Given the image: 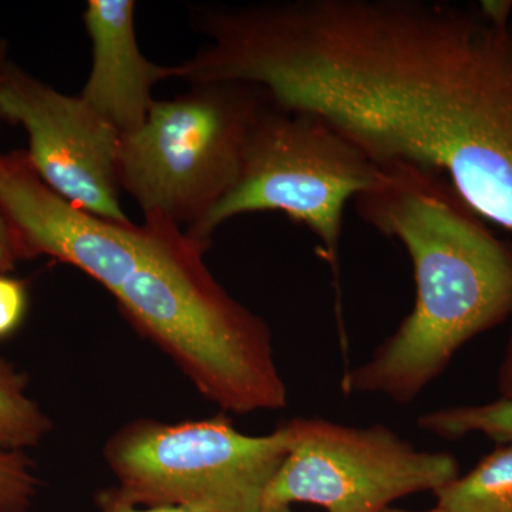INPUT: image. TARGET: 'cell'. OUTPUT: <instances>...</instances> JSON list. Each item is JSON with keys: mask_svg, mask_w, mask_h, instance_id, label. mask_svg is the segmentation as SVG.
Returning <instances> with one entry per match:
<instances>
[{"mask_svg": "<svg viewBox=\"0 0 512 512\" xmlns=\"http://www.w3.org/2000/svg\"><path fill=\"white\" fill-rule=\"evenodd\" d=\"M0 210L22 256L80 269L114 296L127 319L225 412L285 409L288 389L272 333L208 271L207 248L160 217L117 224L63 200L28 151L0 154Z\"/></svg>", "mask_w": 512, "mask_h": 512, "instance_id": "cell-1", "label": "cell"}, {"mask_svg": "<svg viewBox=\"0 0 512 512\" xmlns=\"http://www.w3.org/2000/svg\"><path fill=\"white\" fill-rule=\"evenodd\" d=\"M357 212L412 259L413 311L363 365L345 393L412 403L480 333L512 315V248L495 238L443 174L407 163L379 165Z\"/></svg>", "mask_w": 512, "mask_h": 512, "instance_id": "cell-2", "label": "cell"}, {"mask_svg": "<svg viewBox=\"0 0 512 512\" xmlns=\"http://www.w3.org/2000/svg\"><path fill=\"white\" fill-rule=\"evenodd\" d=\"M265 100L248 84L205 83L156 101L146 123L121 137L120 188L144 217L163 218L192 237L238 183Z\"/></svg>", "mask_w": 512, "mask_h": 512, "instance_id": "cell-3", "label": "cell"}, {"mask_svg": "<svg viewBox=\"0 0 512 512\" xmlns=\"http://www.w3.org/2000/svg\"><path fill=\"white\" fill-rule=\"evenodd\" d=\"M379 173L362 148L318 114L282 109L266 96L238 183L190 238L208 248L215 229L231 218L282 212L318 238L320 256L338 276L346 205L369 190Z\"/></svg>", "mask_w": 512, "mask_h": 512, "instance_id": "cell-4", "label": "cell"}, {"mask_svg": "<svg viewBox=\"0 0 512 512\" xmlns=\"http://www.w3.org/2000/svg\"><path fill=\"white\" fill-rule=\"evenodd\" d=\"M291 448L288 424L247 436L224 414L164 424L141 419L117 431L104 458L117 493L140 507L192 512H262Z\"/></svg>", "mask_w": 512, "mask_h": 512, "instance_id": "cell-5", "label": "cell"}, {"mask_svg": "<svg viewBox=\"0 0 512 512\" xmlns=\"http://www.w3.org/2000/svg\"><path fill=\"white\" fill-rule=\"evenodd\" d=\"M291 448L264 508L308 503L328 512H382L406 495L437 491L460 476L457 458L419 450L389 427L293 419Z\"/></svg>", "mask_w": 512, "mask_h": 512, "instance_id": "cell-6", "label": "cell"}, {"mask_svg": "<svg viewBox=\"0 0 512 512\" xmlns=\"http://www.w3.org/2000/svg\"><path fill=\"white\" fill-rule=\"evenodd\" d=\"M0 113L25 128L30 163L57 195L101 220L130 224L119 201L121 134L82 97L60 93L9 62Z\"/></svg>", "mask_w": 512, "mask_h": 512, "instance_id": "cell-7", "label": "cell"}, {"mask_svg": "<svg viewBox=\"0 0 512 512\" xmlns=\"http://www.w3.org/2000/svg\"><path fill=\"white\" fill-rule=\"evenodd\" d=\"M134 10L133 0H90L83 15L93 66L80 97L121 137L146 123L154 84L178 77L177 66H158L141 53Z\"/></svg>", "mask_w": 512, "mask_h": 512, "instance_id": "cell-8", "label": "cell"}, {"mask_svg": "<svg viewBox=\"0 0 512 512\" xmlns=\"http://www.w3.org/2000/svg\"><path fill=\"white\" fill-rule=\"evenodd\" d=\"M434 495L446 512H512V444L495 448L470 473Z\"/></svg>", "mask_w": 512, "mask_h": 512, "instance_id": "cell-9", "label": "cell"}, {"mask_svg": "<svg viewBox=\"0 0 512 512\" xmlns=\"http://www.w3.org/2000/svg\"><path fill=\"white\" fill-rule=\"evenodd\" d=\"M417 426L446 440L481 433L497 441L500 446L512 444V400L500 399L487 404L436 410L420 416Z\"/></svg>", "mask_w": 512, "mask_h": 512, "instance_id": "cell-10", "label": "cell"}, {"mask_svg": "<svg viewBox=\"0 0 512 512\" xmlns=\"http://www.w3.org/2000/svg\"><path fill=\"white\" fill-rule=\"evenodd\" d=\"M49 419L25 393V384L0 363V450L36 446L50 431Z\"/></svg>", "mask_w": 512, "mask_h": 512, "instance_id": "cell-11", "label": "cell"}, {"mask_svg": "<svg viewBox=\"0 0 512 512\" xmlns=\"http://www.w3.org/2000/svg\"><path fill=\"white\" fill-rule=\"evenodd\" d=\"M32 464L20 451L0 450V512H26L36 494Z\"/></svg>", "mask_w": 512, "mask_h": 512, "instance_id": "cell-12", "label": "cell"}, {"mask_svg": "<svg viewBox=\"0 0 512 512\" xmlns=\"http://www.w3.org/2000/svg\"><path fill=\"white\" fill-rule=\"evenodd\" d=\"M25 311V286L16 279L0 276V338L18 328Z\"/></svg>", "mask_w": 512, "mask_h": 512, "instance_id": "cell-13", "label": "cell"}, {"mask_svg": "<svg viewBox=\"0 0 512 512\" xmlns=\"http://www.w3.org/2000/svg\"><path fill=\"white\" fill-rule=\"evenodd\" d=\"M100 512H192L180 507H140L124 500L116 490L101 495Z\"/></svg>", "mask_w": 512, "mask_h": 512, "instance_id": "cell-14", "label": "cell"}, {"mask_svg": "<svg viewBox=\"0 0 512 512\" xmlns=\"http://www.w3.org/2000/svg\"><path fill=\"white\" fill-rule=\"evenodd\" d=\"M18 258L20 254L15 232L0 210V272L12 268Z\"/></svg>", "mask_w": 512, "mask_h": 512, "instance_id": "cell-15", "label": "cell"}, {"mask_svg": "<svg viewBox=\"0 0 512 512\" xmlns=\"http://www.w3.org/2000/svg\"><path fill=\"white\" fill-rule=\"evenodd\" d=\"M498 389H500L501 399L512 400V335L503 365L498 373Z\"/></svg>", "mask_w": 512, "mask_h": 512, "instance_id": "cell-16", "label": "cell"}, {"mask_svg": "<svg viewBox=\"0 0 512 512\" xmlns=\"http://www.w3.org/2000/svg\"><path fill=\"white\" fill-rule=\"evenodd\" d=\"M10 62L8 57V43L5 40L0 39V84H2L3 73H5L6 66ZM2 113H0V127L3 123Z\"/></svg>", "mask_w": 512, "mask_h": 512, "instance_id": "cell-17", "label": "cell"}, {"mask_svg": "<svg viewBox=\"0 0 512 512\" xmlns=\"http://www.w3.org/2000/svg\"><path fill=\"white\" fill-rule=\"evenodd\" d=\"M262 512H295L292 511L291 505H279V507H266Z\"/></svg>", "mask_w": 512, "mask_h": 512, "instance_id": "cell-18", "label": "cell"}, {"mask_svg": "<svg viewBox=\"0 0 512 512\" xmlns=\"http://www.w3.org/2000/svg\"><path fill=\"white\" fill-rule=\"evenodd\" d=\"M382 512H412V511L394 510V508H387V510H384ZM421 512H446V511L440 510L439 507H436V508H433V510L421 511Z\"/></svg>", "mask_w": 512, "mask_h": 512, "instance_id": "cell-19", "label": "cell"}]
</instances>
